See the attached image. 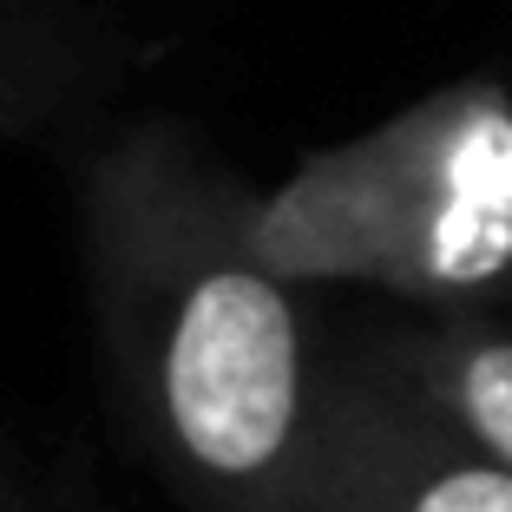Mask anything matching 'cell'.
Wrapping results in <instances>:
<instances>
[{
    "instance_id": "cell-1",
    "label": "cell",
    "mask_w": 512,
    "mask_h": 512,
    "mask_svg": "<svg viewBox=\"0 0 512 512\" xmlns=\"http://www.w3.org/2000/svg\"><path fill=\"white\" fill-rule=\"evenodd\" d=\"M256 191L178 125L86 165V283L119 401L204 512H316L322 381L296 283L250 250Z\"/></svg>"
},
{
    "instance_id": "cell-2",
    "label": "cell",
    "mask_w": 512,
    "mask_h": 512,
    "mask_svg": "<svg viewBox=\"0 0 512 512\" xmlns=\"http://www.w3.org/2000/svg\"><path fill=\"white\" fill-rule=\"evenodd\" d=\"M250 250L289 283L473 302L512 276V92L460 79L256 191Z\"/></svg>"
},
{
    "instance_id": "cell-3",
    "label": "cell",
    "mask_w": 512,
    "mask_h": 512,
    "mask_svg": "<svg viewBox=\"0 0 512 512\" xmlns=\"http://www.w3.org/2000/svg\"><path fill=\"white\" fill-rule=\"evenodd\" d=\"M316 512H512V467L414 388L322 381Z\"/></svg>"
},
{
    "instance_id": "cell-4",
    "label": "cell",
    "mask_w": 512,
    "mask_h": 512,
    "mask_svg": "<svg viewBox=\"0 0 512 512\" xmlns=\"http://www.w3.org/2000/svg\"><path fill=\"white\" fill-rule=\"evenodd\" d=\"M106 66V40H92L66 7L0 0V138H40L66 125Z\"/></svg>"
},
{
    "instance_id": "cell-5",
    "label": "cell",
    "mask_w": 512,
    "mask_h": 512,
    "mask_svg": "<svg viewBox=\"0 0 512 512\" xmlns=\"http://www.w3.org/2000/svg\"><path fill=\"white\" fill-rule=\"evenodd\" d=\"M401 375L467 440H480L493 460L512 467V335L447 322V329L407 342Z\"/></svg>"
}]
</instances>
